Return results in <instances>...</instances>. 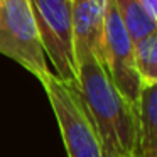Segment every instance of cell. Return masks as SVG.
<instances>
[{
	"label": "cell",
	"mask_w": 157,
	"mask_h": 157,
	"mask_svg": "<svg viewBox=\"0 0 157 157\" xmlns=\"http://www.w3.org/2000/svg\"><path fill=\"white\" fill-rule=\"evenodd\" d=\"M78 83L76 90L86 113L100 135L103 149L137 155L139 118L132 105L112 81L105 64L95 54L85 51L76 54Z\"/></svg>",
	"instance_id": "6da1fadb"
},
{
	"label": "cell",
	"mask_w": 157,
	"mask_h": 157,
	"mask_svg": "<svg viewBox=\"0 0 157 157\" xmlns=\"http://www.w3.org/2000/svg\"><path fill=\"white\" fill-rule=\"evenodd\" d=\"M46 91L68 157H103V145L75 85L54 73L39 81Z\"/></svg>",
	"instance_id": "7a4b0ae2"
},
{
	"label": "cell",
	"mask_w": 157,
	"mask_h": 157,
	"mask_svg": "<svg viewBox=\"0 0 157 157\" xmlns=\"http://www.w3.org/2000/svg\"><path fill=\"white\" fill-rule=\"evenodd\" d=\"M0 54L21 64L37 81L52 73L46 61L31 0H2Z\"/></svg>",
	"instance_id": "3957f363"
},
{
	"label": "cell",
	"mask_w": 157,
	"mask_h": 157,
	"mask_svg": "<svg viewBox=\"0 0 157 157\" xmlns=\"http://www.w3.org/2000/svg\"><path fill=\"white\" fill-rule=\"evenodd\" d=\"M31 4L44 54L54 66V75L76 86L78 64L75 52L71 0H31Z\"/></svg>",
	"instance_id": "277c9868"
},
{
	"label": "cell",
	"mask_w": 157,
	"mask_h": 157,
	"mask_svg": "<svg viewBox=\"0 0 157 157\" xmlns=\"http://www.w3.org/2000/svg\"><path fill=\"white\" fill-rule=\"evenodd\" d=\"M105 68L118 91L137 106L142 85L135 68V44L127 32L113 0H108L105 15Z\"/></svg>",
	"instance_id": "5b68a950"
},
{
	"label": "cell",
	"mask_w": 157,
	"mask_h": 157,
	"mask_svg": "<svg viewBox=\"0 0 157 157\" xmlns=\"http://www.w3.org/2000/svg\"><path fill=\"white\" fill-rule=\"evenodd\" d=\"M108 0H71L75 52H91L105 64V15Z\"/></svg>",
	"instance_id": "8992f818"
},
{
	"label": "cell",
	"mask_w": 157,
	"mask_h": 157,
	"mask_svg": "<svg viewBox=\"0 0 157 157\" xmlns=\"http://www.w3.org/2000/svg\"><path fill=\"white\" fill-rule=\"evenodd\" d=\"M139 157H157V85L142 88L137 103Z\"/></svg>",
	"instance_id": "52a82bcc"
},
{
	"label": "cell",
	"mask_w": 157,
	"mask_h": 157,
	"mask_svg": "<svg viewBox=\"0 0 157 157\" xmlns=\"http://www.w3.org/2000/svg\"><path fill=\"white\" fill-rule=\"evenodd\" d=\"M115 9L133 44L157 31V24L142 0H113Z\"/></svg>",
	"instance_id": "ba28073f"
},
{
	"label": "cell",
	"mask_w": 157,
	"mask_h": 157,
	"mask_svg": "<svg viewBox=\"0 0 157 157\" xmlns=\"http://www.w3.org/2000/svg\"><path fill=\"white\" fill-rule=\"evenodd\" d=\"M135 68L142 88L157 85V31L135 42Z\"/></svg>",
	"instance_id": "9c48e42d"
},
{
	"label": "cell",
	"mask_w": 157,
	"mask_h": 157,
	"mask_svg": "<svg viewBox=\"0 0 157 157\" xmlns=\"http://www.w3.org/2000/svg\"><path fill=\"white\" fill-rule=\"evenodd\" d=\"M144 5H145V9L149 10V14L154 17V21H155L157 24V0H142Z\"/></svg>",
	"instance_id": "30bf717a"
},
{
	"label": "cell",
	"mask_w": 157,
	"mask_h": 157,
	"mask_svg": "<svg viewBox=\"0 0 157 157\" xmlns=\"http://www.w3.org/2000/svg\"><path fill=\"white\" fill-rule=\"evenodd\" d=\"M103 157H139V155H128V154H120L112 149H103Z\"/></svg>",
	"instance_id": "8fae6325"
},
{
	"label": "cell",
	"mask_w": 157,
	"mask_h": 157,
	"mask_svg": "<svg viewBox=\"0 0 157 157\" xmlns=\"http://www.w3.org/2000/svg\"><path fill=\"white\" fill-rule=\"evenodd\" d=\"M0 7H2V0H0Z\"/></svg>",
	"instance_id": "7c38bea8"
}]
</instances>
